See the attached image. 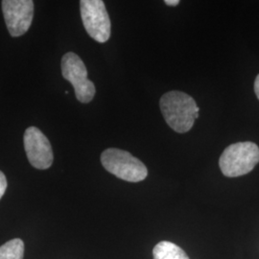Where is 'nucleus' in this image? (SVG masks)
<instances>
[{
    "label": "nucleus",
    "instance_id": "5",
    "mask_svg": "<svg viewBox=\"0 0 259 259\" xmlns=\"http://www.w3.org/2000/svg\"><path fill=\"white\" fill-rule=\"evenodd\" d=\"M83 27L90 37L104 44L111 37V19L102 0L80 1Z\"/></svg>",
    "mask_w": 259,
    "mask_h": 259
},
{
    "label": "nucleus",
    "instance_id": "9",
    "mask_svg": "<svg viewBox=\"0 0 259 259\" xmlns=\"http://www.w3.org/2000/svg\"><path fill=\"white\" fill-rule=\"evenodd\" d=\"M24 254V243L16 238L6 242L0 247V259H22Z\"/></svg>",
    "mask_w": 259,
    "mask_h": 259
},
{
    "label": "nucleus",
    "instance_id": "7",
    "mask_svg": "<svg viewBox=\"0 0 259 259\" xmlns=\"http://www.w3.org/2000/svg\"><path fill=\"white\" fill-rule=\"evenodd\" d=\"M24 149L30 164L39 170H46L54 160L53 150L46 135L37 127H29L23 137Z\"/></svg>",
    "mask_w": 259,
    "mask_h": 259
},
{
    "label": "nucleus",
    "instance_id": "4",
    "mask_svg": "<svg viewBox=\"0 0 259 259\" xmlns=\"http://www.w3.org/2000/svg\"><path fill=\"white\" fill-rule=\"evenodd\" d=\"M61 66L63 77L74 88L77 100L83 104L93 101L96 90L88 79V70L82 59L73 52H67L62 58Z\"/></svg>",
    "mask_w": 259,
    "mask_h": 259
},
{
    "label": "nucleus",
    "instance_id": "11",
    "mask_svg": "<svg viewBox=\"0 0 259 259\" xmlns=\"http://www.w3.org/2000/svg\"><path fill=\"white\" fill-rule=\"evenodd\" d=\"M254 92H255V94H256V96L259 99V74L257 75V77L255 79V82H254Z\"/></svg>",
    "mask_w": 259,
    "mask_h": 259
},
{
    "label": "nucleus",
    "instance_id": "3",
    "mask_svg": "<svg viewBox=\"0 0 259 259\" xmlns=\"http://www.w3.org/2000/svg\"><path fill=\"white\" fill-rule=\"evenodd\" d=\"M101 163L112 175L130 183H139L148 176V170L139 158L120 149L109 148L101 155Z\"/></svg>",
    "mask_w": 259,
    "mask_h": 259
},
{
    "label": "nucleus",
    "instance_id": "10",
    "mask_svg": "<svg viewBox=\"0 0 259 259\" xmlns=\"http://www.w3.org/2000/svg\"><path fill=\"white\" fill-rule=\"evenodd\" d=\"M8 186V183H7V179L4 175L3 172L0 171V199L2 198V196L5 193L6 189Z\"/></svg>",
    "mask_w": 259,
    "mask_h": 259
},
{
    "label": "nucleus",
    "instance_id": "1",
    "mask_svg": "<svg viewBox=\"0 0 259 259\" xmlns=\"http://www.w3.org/2000/svg\"><path fill=\"white\" fill-rule=\"evenodd\" d=\"M160 110L168 126L177 133L184 134L194 125L200 109L194 99L182 92H169L161 96Z\"/></svg>",
    "mask_w": 259,
    "mask_h": 259
},
{
    "label": "nucleus",
    "instance_id": "2",
    "mask_svg": "<svg viewBox=\"0 0 259 259\" xmlns=\"http://www.w3.org/2000/svg\"><path fill=\"white\" fill-rule=\"evenodd\" d=\"M259 162L258 146L253 142H237L225 149L219 166L226 177L243 176L255 167Z\"/></svg>",
    "mask_w": 259,
    "mask_h": 259
},
{
    "label": "nucleus",
    "instance_id": "12",
    "mask_svg": "<svg viewBox=\"0 0 259 259\" xmlns=\"http://www.w3.org/2000/svg\"><path fill=\"white\" fill-rule=\"evenodd\" d=\"M164 3L168 6H177V5H179L180 1L179 0H165Z\"/></svg>",
    "mask_w": 259,
    "mask_h": 259
},
{
    "label": "nucleus",
    "instance_id": "6",
    "mask_svg": "<svg viewBox=\"0 0 259 259\" xmlns=\"http://www.w3.org/2000/svg\"><path fill=\"white\" fill-rule=\"evenodd\" d=\"M1 4L10 35L14 37L24 35L33 21L34 2L32 0H3Z\"/></svg>",
    "mask_w": 259,
    "mask_h": 259
},
{
    "label": "nucleus",
    "instance_id": "8",
    "mask_svg": "<svg viewBox=\"0 0 259 259\" xmlns=\"http://www.w3.org/2000/svg\"><path fill=\"white\" fill-rule=\"evenodd\" d=\"M154 259H189L185 250L168 241L157 243L153 250Z\"/></svg>",
    "mask_w": 259,
    "mask_h": 259
}]
</instances>
